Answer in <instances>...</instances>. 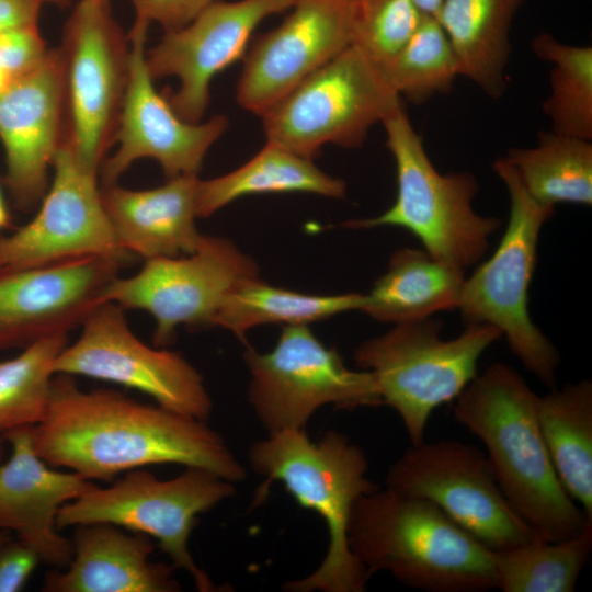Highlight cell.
Returning a JSON list of instances; mask_svg holds the SVG:
<instances>
[{
    "mask_svg": "<svg viewBox=\"0 0 592 592\" xmlns=\"http://www.w3.org/2000/svg\"><path fill=\"white\" fill-rule=\"evenodd\" d=\"M492 169L510 197L509 220L492 255L465 277L457 310L465 325L496 328L522 365L551 389L557 386L560 354L532 320L528 291L539 234L554 207L536 202L503 158L496 160Z\"/></svg>",
    "mask_w": 592,
    "mask_h": 592,
    "instance_id": "obj_6",
    "label": "cell"
},
{
    "mask_svg": "<svg viewBox=\"0 0 592 592\" xmlns=\"http://www.w3.org/2000/svg\"><path fill=\"white\" fill-rule=\"evenodd\" d=\"M348 543L371 576L385 571L428 592L496 589L493 550L432 502L386 486L356 500Z\"/></svg>",
    "mask_w": 592,
    "mask_h": 592,
    "instance_id": "obj_3",
    "label": "cell"
},
{
    "mask_svg": "<svg viewBox=\"0 0 592 592\" xmlns=\"http://www.w3.org/2000/svg\"><path fill=\"white\" fill-rule=\"evenodd\" d=\"M11 447L0 464V531L32 547L41 562L66 568L72 542L58 533L60 508L94 483L73 471H59L38 456L33 426L2 434Z\"/></svg>",
    "mask_w": 592,
    "mask_h": 592,
    "instance_id": "obj_21",
    "label": "cell"
},
{
    "mask_svg": "<svg viewBox=\"0 0 592 592\" xmlns=\"http://www.w3.org/2000/svg\"><path fill=\"white\" fill-rule=\"evenodd\" d=\"M135 9L133 26L149 27L159 23L164 31L189 24L200 12L216 0H129Z\"/></svg>",
    "mask_w": 592,
    "mask_h": 592,
    "instance_id": "obj_36",
    "label": "cell"
},
{
    "mask_svg": "<svg viewBox=\"0 0 592 592\" xmlns=\"http://www.w3.org/2000/svg\"><path fill=\"white\" fill-rule=\"evenodd\" d=\"M418 9L429 16H434L437 14L443 0H412Z\"/></svg>",
    "mask_w": 592,
    "mask_h": 592,
    "instance_id": "obj_39",
    "label": "cell"
},
{
    "mask_svg": "<svg viewBox=\"0 0 592 592\" xmlns=\"http://www.w3.org/2000/svg\"><path fill=\"white\" fill-rule=\"evenodd\" d=\"M72 558L66 570L50 571L45 592H178L168 565L152 562V538L111 523L75 527Z\"/></svg>",
    "mask_w": 592,
    "mask_h": 592,
    "instance_id": "obj_22",
    "label": "cell"
},
{
    "mask_svg": "<svg viewBox=\"0 0 592 592\" xmlns=\"http://www.w3.org/2000/svg\"><path fill=\"white\" fill-rule=\"evenodd\" d=\"M243 360L250 374L249 403L269 433L306 429L327 405L349 410L382 405L373 374L349 368L308 325L284 326L270 352L247 345Z\"/></svg>",
    "mask_w": 592,
    "mask_h": 592,
    "instance_id": "obj_11",
    "label": "cell"
},
{
    "mask_svg": "<svg viewBox=\"0 0 592 592\" xmlns=\"http://www.w3.org/2000/svg\"><path fill=\"white\" fill-rule=\"evenodd\" d=\"M53 372L137 389L164 408L200 420H207L213 410L196 367L179 352L144 343L130 329L124 309L111 301L89 314L78 339L54 360Z\"/></svg>",
    "mask_w": 592,
    "mask_h": 592,
    "instance_id": "obj_14",
    "label": "cell"
},
{
    "mask_svg": "<svg viewBox=\"0 0 592 592\" xmlns=\"http://www.w3.org/2000/svg\"><path fill=\"white\" fill-rule=\"evenodd\" d=\"M65 110L57 49L31 75L0 94V140L5 152L4 184L23 212L44 197L57 150L64 144Z\"/></svg>",
    "mask_w": 592,
    "mask_h": 592,
    "instance_id": "obj_20",
    "label": "cell"
},
{
    "mask_svg": "<svg viewBox=\"0 0 592 592\" xmlns=\"http://www.w3.org/2000/svg\"><path fill=\"white\" fill-rule=\"evenodd\" d=\"M503 159L539 204L592 205V144L554 130L542 132L531 148H511Z\"/></svg>",
    "mask_w": 592,
    "mask_h": 592,
    "instance_id": "obj_29",
    "label": "cell"
},
{
    "mask_svg": "<svg viewBox=\"0 0 592 592\" xmlns=\"http://www.w3.org/2000/svg\"><path fill=\"white\" fill-rule=\"evenodd\" d=\"M49 50L37 25L0 34V94L35 71Z\"/></svg>",
    "mask_w": 592,
    "mask_h": 592,
    "instance_id": "obj_35",
    "label": "cell"
},
{
    "mask_svg": "<svg viewBox=\"0 0 592 592\" xmlns=\"http://www.w3.org/2000/svg\"><path fill=\"white\" fill-rule=\"evenodd\" d=\"M244 56L238 104L261 116L311 73L353 44L360 0H297Z\"/></svg>",
    "mask_w": 592,
    "mask_h": 592,
    "instance_id": "obj_16",
    "label": "cell"
},
{
    "mask_svg": "<svg viewBox=\"0 0 592 592\" xmlns=\"http://www.w3.org/2000/svg\"><path fill=\"white\" fill-rule=\"evenodd\" d=\"M41 5L36 0H0V34L37 25Z\"/></svg>",
    "mask_w": 592,
    "mask_h": 592,
    "instance_id": "obj_38",
    "label": "cell"
},
{
    "mask_svg": "<svg viewBox=\"0 0 592 592\" xmlns=\"http://www.w3.org/2000/svg\"><path fill=\"white\" fill-rule=\"evenodd\" d=\"M361 1V4L364 3L366 0H360Z\"/></svg>",
    "mask_w": 592,
    "mask_h": 592,
    "instance_id": "obj_44",
    "label": "cell"
},
{
    "mask_svg": "<svg viewBox=\"0 0 592 592\" xmlns=\"http://www.w3.org/2000/svg\"><path fill=\"white\" fill-rule=\"evenodd\" d=\"M383 70L399 96L422 103L446 93L459 76L452 45L434 16L424 15L402 50Z\"/></svg>",
    "mask_w": 592,
    "mask_h": 592,
    "instance_id": "obj_33",
    "label": "cell"
},
{
    "mask_svg": "<svg viewBox=\"0 0 592 592\" xmlns=\"http://www.w3.org/2000/svg\"><path fill=\"white\" fill-rule=\"evenodd\" d=\"M432 317L394 325L354 351L355 364L373 374L382 405L399 415L412 445L424 441L433 411L454 401L477 375L483 352L501 333L488 325H465L453 339L441 337Z\"/></svg>",
    "mask_w": 592,
    "mask_h": 592,
    "instance_id": "obj_7",
    "label": "cell"
},
{
    "mask_svg": "<svg viewBox=\"0 0 592 592\" xmlns=\"http://www.w3.org/2000/svg\"><path fill=\"white\" fill-rule=\"evenodd\" d=\"M236 492L234 482L200 467H186L171 479H159L145 468L126 471L109 487L95 483L65 503L58 530L88 523H111L155 538L174 567L184 570L201 592L217 591L189 548L197 516Z\"/></svg>",
    "mask_w": 592,
    "mask_h": 592,
    "instance_id": "obj_9",
    "label": "cell"
},
{
    "mask_svg": "<svg viewBox=\"0 0 592 592\" xmlns=\"http://www.w3.org/2000/svg\"><path fill=\"white\" fill-rule=\"evenodd\" d=\"M57 49L64 94V146L86 171L99 175L115 144L129 78L128 36L110 0H80Z\"/></svg>",
    "mask_w": 592,
    "mask_h": 592,
    "instance_id": "obj_8",
    "label": "cell"
},
{
    "mask_svg": "<svg viewBox=\"0 0 592 592\" xmlns=\"http://www.w3.org/2000/svg\"><path fill=\"white\" fill-rule=\"evenodd\" d=\"M10 533L7 531H0V545L10 539Z\"/></svg>",
    "mask_w": 592,
    "mask_h": 592,
    "instance_id": "obj_43",
    "label": "cell"
},
{
    "mask_svg": "<svg viewBox=\"0 0 592 592\" xmlns=\"http://www.w3.org/2000/svg\"><path fill=\"white\" fill-rule=\"evenodd\" d=\"M592 551V522L556 542L542 538L493 551L496 589L503 592H573Z\"/></svg>",
    "mask_w": 592,
    "mask_h": 592,
    "instance_id": "obj_30",
    "label": "cell"
},
{
    "mask_svg": "<svg viewBox=\"0 0 592 592\" xmlns=\"http://www.w3.org/2000/svg\"><path fill=\"white\" fill-rule=\"evenodd\" d=\"M532 49L553 66L550 93L543 103L551 130L591 140L592 48L568 45L542 33L533 39Z\"/></svg>",
    "mask_w": 592,
    "mask_h": 592,
    "instance_id": "obj_31",
    "label": "cell"
},
{
    "mask_svg": "<svg viewBox=\"0 0 592 592\" xmlns=\"http://www.w3.org/2000/svg\"><path fill=\"white\" fill-rule=\"evenodd\" d=\"M254 276H259L257 263L231 240L203 235L190 254L145 260L136 274L116 276L103 299L123 309L147 311L156 322L153 343L161 348L172 342L180 326L214 327L229 292Z\"/></svg>",
    "mask_w": 592,
    "mask_h": 592,
    "instance_id": "obj_13",
    "label": "cell"
},
{
    "mask_svg": "<svg viewBox=\"0 0 592 592\" xmlns=\"http://www.w3.org/2000/svg\"><path fill=\"white\" fill-rule=\"evenodd\" d=\"M538 395L504 363L477 374L454 400V419L477 436L504 497L544 540L579 534L592 519L568 496L547 452Z\"/></svg>",
    "mask_w": 592,
    "mask_h": 592,
    "instance_id": "obj_2",
    "label": "cell"
},
{
    "mask_svg": "<svg viewBox=\"0 0 592 592\" xmlns=\"http://www.w3.org/2000/svg\"><path fill=\"white\" fill-rule=\"evenodd\" d=\"M68 335L41 339L0 362V433L38 424L45 417L54 378L53 362Z\"/></svg>",
    "mask_w": 592,
    "mask_h": 592,
    "instance_id": "obj_32",
    "label": "cell"
},
{
    "mask_svg": "<svg viewBox=\"0 0 592 592\" xmlns=\"http://www.w3.org/2000/svg\"><path fill=\"white\" fill-rule=\"evenodd\" d=\"M401 99L383 68L351 45L262 115L266 141L314 160L321 147H360Z\"/></svg>",
    "mask_w": 592,
    "mask_h": 592,
    "instance_id": "obj_10",
    "label": "cell"
},
{
    "mask_svg": "<svg viewBox=\"0 0 592 592\" xmlns=\"http://www.w3.org/2000/svg\"><path fill=\"white\" fill-rule=\"evenodd\" d=\"M465 271L441 262L424 249L401 248L366 295L362 312L398 325L457 309Z\"/></svg>",
    "mask_w": 592,
    "mask_h": 592,
    "instance_id": "obj_25",
    "label": "cell"
},
{
    "mask_svg": "<svg viewBox=\"0 0 592 592\" xmlns=\"http://www.w3.org/2000/svg\"><path fill=\"white\" fill-rule=\"evenodd\" d=\"M297 0H216L183 27L167 31L146 53L152 79L177 77L179 89L164 93L184 121L202 122L210 101L212 79L241 56L253 31L267 16Z\"/></svg>",
    "mask_w": 592,
    "mask_h": 592,
    "instance_id": "obj_17",
    "label": "cell"
},
{
    "mask_svg": "<svg viewBox=\"0 0 592 592\" xmlns=\"http://www.w3.org/2000/svg\"><path fill=\"white\" fill-rule=\"evenodd\" d=\"M41 4L43 3H53L59 7H67L70 2V0H36Z\"/></svg>",
    "mask_w": 592,
    "mask_h": 592,
    "instance_id": "obj_41",
    "label": "cell"
},
{
    "mask_svg": "<svg viewBox=\"0 0 592 592\" xmlns=\"http://www.w3.org/2000/svg\"><path fill=\"white\" fill-rule=\"evenodd\" d=\"M41 559L25 543L10 538L0 545V592L23 590Z\"/></svg>",
    "mask_w": 592,
    "mask_h": 592,
    "instance_id": "obj_37",
    "label": "cell"
},
{
    "mask_svg": "<svg viewBox=\"0 0 592 592\" xmlns=\"http://www.w3.org/2000/svg\"><path fill=\"white\" fill-rule=\"evenodd\" d=\"M266 193H310L343 198V180L320 170L311 159L266 141L249 161L196 185V213L207 218L239 197Z\"/></svg>",
    "mask_w": 592,
    "mask_h": 592,
    "instance_id": "obj_26",
    "label": "cell"
},
{
    "mask_svg": "<svg viewBox=\"0 0 592 592\" xmlns=\"http://www.w3.org/2000/svg\"><path fill=\"white\" fill-rule=\"evenodd\" d=\"M147 32L132 26L127 35L129 78L115 136L118 149L102 163V183L117 182L141 158L156 160L168 179L198 174L207 151L228 127L224 115L190 123L174 112L164 93L156 90L147 69Z\"/></svg>",
    "mask_w": 592,
    "mask_h": 592,
    "instance_id": "obj_18",
    "label": "cell"
},
{
    "mask_svg": "<svg viewBox=\"0 0 592 592\" xmlns=\"http://www.w3.org/2000/svg\"><path fill=\"white\" fill-rule=\"evenodd\" d=\"M365 300L366 295L361 293L306 294L267 284L254 276L229 292L216 314L214 327L230 331L246 343V333L257 326L309 325L342 312L361 311Z\"/></svg>",
    "mask_w": 592,
    "mask_h": 592,
    "instance_id": "obj_28",
    "label": "cell"
},
{
    "mask_svg": "<svg viewBox=\"0 0 592 592\" xmlns=\"http://www.w3.org/2000/svg\"><path fill=\"white\" fill-rule=\"evenodd\" d=\"M537 419L568 496L592 519V382L557 386L537 398Z\"/></svg>",
    "mask_w": 592,
    "mask_h": 592,
    "instance_id": "obj_27",
    "label": "cell"
},
{
    "mask_svg": "<svg viewBox=\"0 0 592 592\" xmlns=\"http://www.w3.org/2000/svg\"><path fill=\"white\" fill-rule=\"evenodd\" d=\"M38 456L87 480L112 481L151 465L200 467L238 482L247 469L206 420L112 389L82 390L73 376L54 375L48 407L33 426Z\"/></svg>",
    "mask_w": 592,
    "mask_h": 592,
    "instance_id": "obj_1",
    "label": "cell"
},
{
    "mask_svg": "<svg viewBox=\"0 0 592 592\" xmlns=\"http://www.w3.org/2000/svg\"><path fill=\"white\" fill-rule=\"evenodd\" d=\"M125 264L84 257L46 265L0 267V351L24 349L68 335L104 301V292Z\"/></svg>",
    "mask_w": 592,
    "mask_h": 592,
    "instance_id": "obj_19",
    "label": "cell"
},
{
    "mask_svg": "<svg viewBox=\"0 0 592 592\" xmlns=\"http://www.w3.org/2000/svg\"><path fill=\"white\" fill-rule=\"evenodd\" d=\"M251 468L265 479L259 498L281 482L303 508L316 512L328 530L320 565L304 578L284 583L288 592H362L369 572L352 554L348 526L356 500L379 486L367 478L365 452L345 434L330 430L312 441L306 429L269 433L248 452Z\"/></svg>",
    "mask_w": 592,
    "mask_h": 592,
    "instance_id": "obj_4",
    "label": "cell"
},
{
    "mask_svg": "<svg viewBox=\"0 0 592 592\" xmlns=\"http://www.w3.org/2000/svg\"><path fill=\"white\" fill-rule=\"evenodd\" d=\"M361 5L353 45L383 68L402 50L424 14L412 0H366Z\"/></svg>",
    "mask_w": 592,
    "mask_h": 592,
    "instance_id": "obj_34",
    "label": "cell"
},
{
    "mask_svg": "<svg viewBox=\"0 0 592 592\" xmlns=\"http://www.w3.org/2000/svg\"><path fill=\"white\" fill-rule=\"evenodd\" d=\"M385 486L432 502L493 551L540 538L504 497L486 454L469 443L411 445L389 466Z\"/></svg>",
    "mask_w": 592,
    "mask_h": 592,
    "instance_id": "obj_12",
    "label": "cell"
},
{
    "mask_svg": "<svg viewBox=\"0 0 592 592\" xmlns=\"http://www.w3.org/2000/svg\"><path fill=\"white\" fill-rule=\"evenodd\" d=\"M11 225V214L0 187V235L3 230L10 229L12 227Z\"/></svg>",
    "mask_w": 592,
    "mask_h": 592,
    "instance_id": "obj_40",
    "label": "cell"
},
{
    "mask_svg": "<svg viewBox=\"0 0 592 592\" xmlns=\"http://www.w3.org/2000/svg\"><path fill=\"white\" fill-rule=\"evenodd\" d=\"M382 124L396 166V200L380 215L351 219L344 226L403 228L441 262L464 271L478 263L502 221L474 209L479 189L476 177L468 171H437L402 103Z\"/></svg>",
    "mask_w": 592,
    "mask_h": 592,
    "instance_id": "obj_5",
    "label": "cell"
},
{
    "mask_svg": "<svg viewBox=\"0 0 592 592\" xmlns=\"http://www.w3.org/2000/svg\"><path fill=\"white\" fill-rule=\"evenodd\" d=\"M52 168V182L35 216L11 235H0V267L38 266L84 257L129 263L134 255L116 241L98 175L83 170L64 145Z\"/></svg>",
    "mask_w": 592,
    "mask_h": 592,
    "instance_id": "obj_15",
    "label": "cell"
},
{
    "mask_svg": "<svg viewBox=\"0 0 592 592\" xmlns=\"http://www.w3.org/2000/svg\"><path fill=\"white\" fill-rule=\"evenodd\" d=\"M197 181V174H181L147 190L100 184L118 246L144 260L192 253L203 237L195 224Z\"/></svg>",
    "mask_w": 592,
    "mask_h": 592,
    "instance_id": "obj_23",
    "label": "cell"
},
{
    "mask_svg": "<svg viewBox=\"0 0 592 592\" xmlns=\"http://www.w3.org/2000/svg\"><path fill=\"white\" fill-rule=\"evenodd\" d=\"M4 452H5V439L0 433V464L3 462Z\"/></svg>",
    "mask_w": 592,
    "mask_h": 592,
    "instance_id": "obj_42",
    "label": "cell"
},
{
    "mask_svg": "<svg viewBox=\"0 0 592 592\" xmlns=\"http://www.w3.org/2000/svg\"><path fill=\"white\" fill-rule=\"evenodd\" d=\"M525 0H443L435 19L457 58L459 76L492 99L506 87L510 31Z\"/></svg>",
    "mask_w": 592,
    "mask_h": 592,
    "instance_id": "obj_24",
    "label": "cell"
}]
</instances>
